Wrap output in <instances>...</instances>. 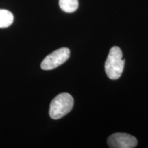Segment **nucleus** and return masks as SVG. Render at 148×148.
Listing matches in <instances>:
<instances>
[{"mask_svg":"<svg viewBox=\"0 0 148 148\" xmlns=\"http://www.w3.org/2000/svg\"><path fill=\"white\" fill-rule=\"evenodd\" d=\"M122 57L123 53L119 47L114 46L110 49L105 62V71L110 79H117L121 77L125 64V60Z\"/></svg>","mask_w":148,"mask_h":148,"instance_id":"nucleus-1","label":"nucleus"},{"mask_svg":"<svg viewBox=\"0 0 148 148\" xmlns=\"http://www.w3.org/2000/svg\"><path fill=\"white\" fill-rule=\"evenodd\" d=\"M73 98L67 92L59 94L53 99L49 106V114L51 119H59L72 110Z\"/></svg>","mask_w":148,"mask_h":148,"instance_id":"nucleus-2","label":"nucleus"},{"mask_svg":"<svg viewBox=\"0 0 148 148\" xmlns=\"http://www.w3.org/2000/svg\"><path fill=\"white\" fill-rule=\"evenodd\" d=\"M70 56V50L67 47H62L49 54L44 58L40 64L43 70H51L60 66L68 60Z\"/></svg>","mask_w":148,"mask_h":148,"instance_id":"nucleus-3","label":"nucleus"},{"mask_svg":"<svg viewBox=\"0 0 148 148\" xmlns=\"http://www.w3.org/2000/svg\"><path fill=\"white\" fill-rule=\"evenodd\" d=\"M137 139L127 133L117 132L111 134L107 143L111 148H133L137 145Z\"/></svg>","mask_w":148,"mask_h":148,"instance_id":"nucleus-4","label":"nucleus"},{"mask_svg":"<svg viewBox=\"0 0 148 148\" xmlns=\"http://www.w3.org/2000/svg\"><path fill=\"white\" fill-rule=\"evenodd\" d=\"M14 16L12 12L7 10L0 9V28H6L12 25Z\"/></svg>","mask_w":148,"mask_h":148,"instance_id":"nucleus-5","label":"nucleus"},{"mask_svg":"<svg viewBox=\"0 0 148 148\" xmlns=\"http://www.w3.org/2000/svg\"><path fill=\"white\" fill-rule=\"evenodd\" d=\"M78 0H59L61 10L67 13L75 12L78 8Z\"/></svg>","mask_w":148,"mask_h":148,"instance_id":"nucleus-6","label":"nucleus"}]
</instances>
